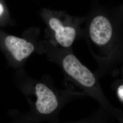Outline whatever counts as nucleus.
<instances>
[{
  "mask_svg": "<svg viewBox=\"0 0 123 123\" xmlns=\"http://www.w3.org/2000/svg\"><path fill=\"white\" fill-rule=\"evenodd\" d=\"M118 94L120 99L123 101V85L120 86L118 88Z\"/></svg>",
  "mask_w": 123,
  "mask_h": 123,
  "instance_id": "7",
  "label": "nucleus"
},
{
  "mask_svg": "<svg viewBox=\"0 0 123 123\" xmlns=\"http://www.w3.org/2000/svg\"><path fill=\"white\" fill-rule=\"evenodd\" d=\"M89 34L96 44L103 45L107 43L112 35V27L110 21L102 16L95 17L91 22Z\"/></svg>",
  "mask_w": 123,
  "mask_h": 123,
  "instance_id": "3",
  "label": "nucleus"
},
{
  "mask_svg": "<svg viewBox=\"0 0 123 123\" xmlns=\"http://www.w3.org/2000/svg\"><path fill=\"white\" fill-rule=\"evenodd\" d=\"M49 25L55 33V38L61 46L68 48L73 44L76 36V30L70 26H63L59 19L52 18L49 20Z\"/></svg>",
  "mask_w": 123,
  "mask_h": 123,
  "instance_id": "5",
  "label": "nucleus"
},
{
  "mask_svg": "<svg viewBox=\"0 0 123 123\" xmlns=\"http://www.w3.org/2000/svg\"><path fill=\"white\" fill-rule=\"evenodd\" d=\"M11 123H33L26 118L24 114L16 111L14 112L13 119Z\"/></svg>",
  "mask_w": 123,
  "mask_h": 123,
  "instance_id": "6",
  "label": "nucleus"
},
{
  "mask_svg": "<svg viewBox=\"0 0 123 123\" xmlns=\"http://www.w3.org/2000/svg\"><path fill=\"white\" fill-rule=\"evenodd\" d=\"M5 43L6 48L18 62L26 58L34 50V45L31 43L13 36H7Z\"/></svg>",
  "mask_w": 123,
  "mask_h": 123,
  "instance_id": "4",
  "label": "nucleus"
},
{
  "mask_svg": "<svg viewBox=\"0 0 123 123\" xmlns=\"http://www.w3.org/2000/svg\"><path fill=\"white\" fill-rule=\"evenodd\" d=\"M62 66L68 74L84 87L90 88L95 84L94 75L74 55L69 54L64 57Z\"/></svg>",
  "mask_w": 123,
  "mask_h": 123,
  "instance_id": "2",
  "label": "nucleus"
},
{
  "mask_svg": "<svg viewBox=\"0 0 123 123\" xmlns=\"http://www.w3.org/2000/svg\"><path fill=\"white\" fill-rule=\"evenodd\" d=\"M22 91L29 110L24 114L33 123H58V114L65 102L63 92L43 82L23 87Z\"/></svg>",
  "mask_w": 123,
  "mask_h": 123,
  "instance_id": "1",
  "label": "nucleus"
},
{
  "mask_svg": "<svg viewBox=\"0 0 123 123\" xmlns=\"http://www.w3.org/2000/svg\"></svg>",
  "mask_w": 123,
  "mask_h": 123,
  "instance_id": "9",
  "label": "nucleus"
},
{
  "mask_svg": "<svg viewBox=\"0 0 123 123\" xmlns=\"http://www.w3.org/2000/svg\"><path fill=\"white\" fill-rule=\"evenodd\" d=\"M5 12V7L4 5L0 1V18L3 14Z\"/></svg>",
  "mask_w": 123,
  "mask_h": 123,
  "instance_id": "8",
  "label": "nucleus"
}]
</instances>
